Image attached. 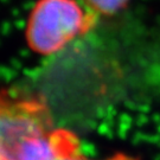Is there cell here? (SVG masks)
I'll return each instance as SVG.
<instances>
[{
    "label": "cell",
    "mask_w": 160,
    "mask_h": 160,
    "mask_svg": "<svg viewBox=\"0 0 160 160\" xmlns=\"http://www.w3.org/2000/svg\"><path fill=\"white\" fill-rule=\"evenodd\" d=\"M97 19L80 0H37L26 23V43L31 51L50 56L92 31Z\"/></svg>",
    "instance_id": "1"
},
{
    "label": "cell",
    "mask_w": 160,
    "mask_h": 160,
    "mask_svg": "<svg viewBox=\"0 0 160 160\" xmlns=\"http://www.w3.org/2000/svg\"><path fill=\"white\" fill-rule=\"evenodd\" d=\"M52 128L43 98L0 90V160H22L34 139Z\"/></svg>",
    "instance_id": "2"
},
{
    "label": "cell",
    "mask_w": 160,
    "mask_h": 160,
    "mask_svg": "<svg viewBox=\"0 0 160 160\" xmlns=\"http://www.w3.org/2000/svg\"><path fill=\"white\" fill-rule=\"evenodd\" d=\"M97 17H110L125 10L131 0H80Z\"/></svg>",
    "instance_id": "3"
},
{
    "label": "cell",
    "mask_w": 160,
    "mask_h": 160,
    "mask_svg": "<svg viewBox=\"0 0 160 160\" xmlns=\"http://www.w3.org/2000/svg\"><path fill=\"white\" fill-rule=\"evenodd\" d=\"M64 160H92V159H87L84 158L82 154L80 155H76V157H71V158H68V159H64ZM102 160H138L135 158H133L131 155H127V154H122V153H119V154H115L110 158H107V159H102Z\"/></svg>",
    "instance_id": "4"
}]
</instances>
